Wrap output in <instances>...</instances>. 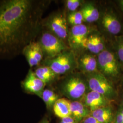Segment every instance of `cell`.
Instances as JSON below:
<instances>
[{
    "instance_id": "8",
    "label": "cell",
    "mask_w": 123,
    "mask_h": 123,
    "mask_svg": "<svg viewBox=\"0 0 123 123\" xmlns=\"http://www.w3.org/2000/svg\"><path fill=\"white\" fill-rule=\"evenodd\" d=\"M22 54L26 58L30 68L40 65L44 60V54L39 43L36 40L27 45Z\"/></svg>"
},
{
    "instance_id": "22",
    "label": "cell",
    "mask_w": 123,
    "mask_h": 123,
    "mask_svg": "<svg viewBox=\"0 0 123 123\" xmlns=\"http://www.w3.org/2000/svg\"><path fill=\"white\" fill-rule=\"evenodd\" d=\"M81 1L79 0H68L66 1V7L71 12H76L81 5Z\"/></svg>"
},
{
    "instance_id": "5",
    "label": "cell",
    "mask_w": 123,
    "mask_h": 123,
    "mask_svg": "<svg viewBox=\"0 0 123 123\" xmlns=\"http://www.w3.org/2000/svg\"><path fill=\"white\" fill-rule=\"evenodd\" d=\"M98 70L106 78L116 79L121 74V63L117 55L112 51L105 49L97 56Z\"/></svg>"
},
{
    "instance_id": "32",
    "label": "cell",
    "mask_w": 123,
    "mask_h": 123,
    "mask_svg": "<svg viewBox=\"0 0 123 123\" xmlns=\"http://www.w3.org/2000/svg\"><path fill=\"white\" fill-rule=\"evenodd\" d=\"M122 105H123V101H122Z\"/></svg>"
},
{
    "instance_id": "26",
    "label": "cell",
    "mask_w": 123,
    "mask_h": 123,
    "mask_svg": "<svg viewBox=\"0 0 123 123\" xmlns=\"http://www.w3.org/2000/svg\"><path fill=\"white\" fill-rule=\"evenodd\" d=\"M115 123H123V115L120 113H119L117 114L115 118Z\"/></svg>"
},
{
    "instance_id": "29",
    "label": "cell",
    "mask_w": 123,
    "mask_h": 123,
    "mask_svg": "<svg viewBox=\"0 0 123 123\" xmlns=\"http://www.w3.org/2000/svg\"><path fill=\"white\" fill-rule=\"evenodd\" d=\"M119 113H120L121 114H122L123 115V109H122L121 111H120V112H119Z\"/></svg>"
},
{
    "instance_id": "21",
    "label": "cell",
    "mask_w": 123,
    "mask_h": 123,
    "mask_svg": "<svg viewBox=\"0 0 123 123\" xmlns=\"http://www.w3.org/2000/svg\"><path fill=\"white\" fill-rule=\"evenodd\" d=\"M67 21L72 26L82 24L84 20L81 11H76L70 13L68 17Z\"/></svg>"
},
{
    "instance_id": "18",
    "label": "cell",
    "mask_w": 123,
    "mask_h": 123,
    "mask_svg": "<svg viewBox=\"0 0 123 123\" xmlns=\"http://www.w3.org/2000/svg\"><path fill=\"white\" fill-rule=\"evenodd\" d=\"M70 102L65 98H59L53 106L55 115L61 119L71 116Z\"/></svg>"
},
{
    "instance_id": "6",
    "label": "cell",
    "mask_w": 123,
    "mask_h": 123,
    "mask_svg": "<svg viewBox=\"0 0 123 123\" xmlns=\"http://www.w3.org/2000/svg\"><path fill=\"white\" fill-rule=\"evenodd\" d=\"M42 27L51 31L64 42L68 39L69 31L65 15L60 12L51 14L42 21Z\"/></svg>"
},
{
    "instance_id": "20",
    "label": "cell",
    "mask_w": 123,
    "mask_h": 123,
    "mask_svg": "<svg viewBox=\"0 0 123 123\" xmlns=\"http://www.w3.org/2000/svg\"><path fill=\"white\" fill-rule=\"evenodd\" d=\"M39 97L42 99L49 110L53 108L56 102L59 98L58 94L49 88H45Z\"/></svg>"
},
{
    "instance_id": "16",
    "label": "cell",
    "mask_w": 123,
    "mask_h": 123,
    "mask_svg": "<svg viewBox=\"0 0 123 123\" xmlns=\"http://www.w3.org/2000/svg\"><path fill=\"white\" fill-rule=\"evenodd\" d=\"M35 68L33 71L36 75L46 85L51 84L59 77L48 66L41 64Z\"/></svg>"
},
{
    "instance_id": "7",
    "label": "cell",
    "mask_w": 123,
    "mask_h": 123,
    "mask_svg": "<svg viewBox=\"0 0 123 123\" xmlns=\"http://www.w3.org/2000/svg\"><path fill=\"white\" fill-rule=\"evenodd\" d=\"M85 75L90 91L101 94L109 100L114 97L115 90L110 80L98 71Z\"/></svg>"
},
{
    "instance_id": "1",
    "label": "cell",
    "mask_w": 123,
    "mask_h": 123,
    "mask_svg": "<svg viewBox=\"0 0 123 123\" xmlns=\"http://www.w3.org/2000/svg\"><path fill=\"white\" fill-rule=\"evenodd\" d=\"M46 3L0 0V60H10L22 54L26 45L36 40Z\"/></svg>"
},
{
    "instance_id": "15",
    "label": "cell",
    "mask_w": 123,
    "mask_h": 123,
    "mask_svg": "<svg viewBox=\"0 0 123 123\" xmlns=\"http://www.w3.org/2000/svg\"><path fill=\"white\" fill-rule=\"evenodd\" d=\"M71 116L77 123H80L91 114V111L80 101H70Z\"/></svg>"
},
{
    "instance_id": "3",
    "label": "cell",
    "mask_w": 123,
    "mask_h": 123,
    "mask_svg": "<svg viewBox=\"0 0 123 123\" xmlns=\"http://www.w3.org/2000/svg\"><path fill=\"white\" fill-rule=\"evenodd\" d=\"M41 64L48 66L58 76L68 74L78 68L74 53L68 49L55 57L44 59Z\"/></svg>"
},
{
    "instance_id": "10",
    "label": "cell",
    "mask_w": 123,
    "mask_h": 123,
    "mask_svg": "<svg viewBox=\"0 0 123 123\" xmlns=\"http://www.w3.org/2000/svg\"><path fill=\"white\" fill-rule=\"evenodd\" d=\"M90 32L89 27L84 24L72 26L68 37L70 46L75 49L82 47L83 41L89 35Z\"/></svg>"
},
{
    "instance_id": "30",
    "label": "cell",
    "mask_w": 123,
    "mask_h": 123,
    "mask_svg": "<svg viewBox=\"0 0 123 123\" xmlns=\"http://www.w3.org/2000/svg\"><path fill=\"white\" fill-rule=\"evenodd\" d=\"M64 123L63 122H62V121L61 120V121H60V123Z\"/></svg>"
},
{
    "instance_id": "4",
    "label": "cell",
    "mask_w": 123,
    "mask_h": 123,
    "mask_svg": "<svg viewBox=\"0 0 123 123\" xmlns=\"http://www.w3.org/2000/svg\"><path fill=\"white\" fill-rule=\"evenodd\" d=\"M37 38L43 50L44 59L55 57L67 49L65 42L51 31L42 27Z\"/></svg>"
},
{
    "instance_id": "17",
    "label": "cell",
    "mask_w": 123,
    "mask_h": 123,
    "mask_svg": "<svg viewBox=\"0 0 123 123\" xmlns=\"http://www.w3.org/2000/svg\"><path fill=\"white\" fill-rule=\"evenodd\" d=\"M90 115L102 123H112L114 120L113 112L109 105L93 110Z\"/></svg>"
},
{
    "instance_id": "2",
    "label": "cell",
    "mask_w": 123,
    "mask_h": 123,
    "mask_svg": "<svg viewBox=\"0 0 123 123\" xmlns=\"http://www.w3.org/2000/svg\"><path fill=\"white\" fill-rule=\"evenodd\" d=\"M88 88L86 76L82 72H72L66 75L60 85L62 93L70 101L80 100L87 92Z\"/></svg>"
},
{
    "instance_id": "14",
    "label": "cell",
    "mask_w": 123,
    "mask_h": 123,
    "mask_svg": "<svg viewBox=\"0 0 123 123\" xmlns=\"http://www.w3.org/2000/svg\"><path fill=\"white\" fill-rule=\"evenodd\" d=\"M82 47L87 49L92 53L98 55L105 49L103 40L97 34L88 36L83 41Z\"/></svg>"
},
{
    "instance_id": "24",
    "label": "cell",
    "mask_w": 123,
    "mask_h": 123,
    "mask_svg": "<svg viewBox=\"0 0 123 123\" xmlns=\"http://www.w3.org/2000/svg\"><path fill=\"white\" fill-rule=\"evenodd\" d=\"M80 123H102L92 117L90 114L84 119Z\"/></svg>"
},
{
    "instance_id": "28",
    "label": "cell",
    "mask_w": 123,
    "mask_h": 123,
    "mask_svg": "<svg viewBox=\"0 0 123 123\" xmlns=\"http://www.w3.org/2000/svg\"><path fill=\"white\" fill-rule=\"evenodd\" d=\"M43 123H50L49 122V121H48V120H43Z\"/></svg>"
},
{
    "instance_id": "19",
    "label": "cell",
    "mask_w": 123,
    "mask_h": 123,
    "mask_svg": "<svg viewBox=\"0 0 123 123\" xmlns=\"http://www.w3.org/2000/svg\"><path fill=\"white\" fill-rule=\"evenodd\" d=\"M80 11L85 22L92 23L96 22L100 17L98 9L92 4L85 5Z\"/></svg>"
},
{
    "instance_id": "31",
    "label": "cell",
    "mask_w": 123,
    "mask_h": 123,
    "mask_svg": "<svg viewBox=\"0 0 123 123\" xmlns=\"http://www.w3.org/2000/svg\"><path fill=\"white\" fill-rule=\"evenodd\" d=\"M40 123H43V121H42L41 122H40Z\"/></svg>"
},
{
    "instance_id": "13",
    "label": "cell",
    "mask_w": 123,
    "mask_h": 123,
    "mask_svg": "<svg viewBox=\"0 0 123 123\" xmlns=\"http://www.w3.org/2000/svg\"><path fill=\"white\" fill-rule=\"evenodd\" d=\"M78 68L84 74L92 73L98 70L97 58L90 53L82 54L77 60Z\"/></svg>"
},
{
    "instance_id": "12",
    "label": "cell",
    "mask_w": 123,
    "mask_h": 123,
    "mask_svg": "<svg viewBox=\"0 0 123 123\" xmlns=\"http://www.w3.org/2000/svg\"><path fill=\"white\" fill-rule=\"evenodd\" d=\"M110 101L101 94L90 91L84 95L80 101L83 103L91 112L99 108L109 105Z\"/></svg>"
},
{
    "instance_id": "23",
    "label": "cell",
    "mask_w": 123,
    "mask_h": 123,
    "mask_svg": "<svg viewBox=\"0 0 123 123\" xmlns=\"http://www.w3.org/2000/svg\"><path fill=\"white\" fill-rule=\"evenodd\" d=\"M117 56L123 65V37L119 38L117 43Z\"/></svg>"
},
{
    "instance_id": "27",
    "label": "cell",
    "mask_w": 123,
    "mask_h": 123,
    "mask_svg": "<svg viewBox=\"0 0 123 123\" xmlns=\"http://www.w3.org/2000/svg\"><path fill=\"white\" fill-rule=\"evenodd\" d=\"M119 3L120 8V9L121 10V11H122V12H123V0H119Z\"/></svg>"
},
{
    "instance_id": "11",
    "label": "cell",
    "mask_w": 123,
    "mask_h": 123,
    "mask_svg": "<svg viewBox=\"0 0 123 123\" xmlns=\"http://www.w3.org/2000/svg\"><path fill=\"white\" fill-rule=\"evenodd\" d=\"M102 25L108 33L112 35H117L122 31V26L116 14L111 10L104 13L102 19Z\"/></svg>"
},
{
    "instance_id": "9",
    "label": "cell",
    "mask_w": 123,
    "mask_h": 123,
    "mask_svg": "<svg viewBox=\"0 0 123 123\" xmlns=\"http://www.w3.org/2000/svg\"><path fill=\"white\" fill-rule=\"evenodd\" d=\"M46 84L36 75L32 68H30L25 78L21 82V87L25 92L35 94L38 97L44 90Z\"/></svg>"
},
{
    "instance_id": "25",
    "label": "cell",
    "mask_w": 123,
    "mask_h": 123,
    "mask_svg": "<svg viewBox=\"0 0 123 123\" xmlns=\"http://www.w3.org/2000/svg\"><path fill=\"white\" fill-rule=\"evenodd\" d=\"M61 120L64 123H77L71 116L62 119Z\"/></svg>"
}]
</instances>
